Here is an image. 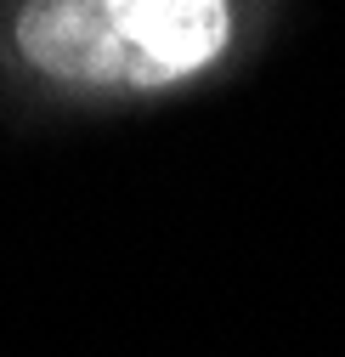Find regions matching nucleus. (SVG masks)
I'll list each match as a JSON object with an SVG mask.
<instances>
[{"label":"nucleus","instance_id":"f257e3e1","mask_svg":"<svg viewBox=\"0 0 345 357\" xmlns=\"http://www.w3.org/2000/svg\"><path fill=\"white\" fill-rule=\"evenodd\" d=\"M227 40V0H23L17 12V52L68 85L159 91L209 68Z\"/></svg>","mask_w":345,"mask_h":357}]
</instances>
